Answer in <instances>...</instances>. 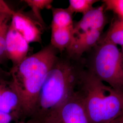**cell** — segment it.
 <instances>
[{
	"label": "cell",
	"mask_w": 123,
	"mask_h": 123,
	"mask_svg": "<svg viewBox=\"0 0 123 123\" xmlns=\"http://www.w3.org/2000/svg\"><path fill=\"white\" fill-rule=\"evenodd\" d=\"M57 58L55 49L50 45L12 67L10 74L20 97L25 120L33 114L44 81Z\"/></svg>",
	"instance_id": "obj_1"
},
{
	"label": "cell",
	"mask_w": 123,
	"mask_h": 123,
	"mask_svg": "<svg viewBox=\"0 0 123 123\" xmlns=\"http://www.w3.org/2000/svg\"><path fill=\"white\" fill-rule=\"evenodd\" d=\"M77 85L91 123H113L123 112V93L91 72L79 75Z\"/></svg>",
	"instance_id": "obj_2"
},
{
	"label": "cell",
	"mask_w": 123,
	"mask_h": 123,
	"mask_svg": "<svg viewBox=\"0 0 123 123\" xmlns=\"http://www.w3.org/2000/svg\"><path fill=\"white\" fill-rule=\"evenodd\" d=\"M74 68L68 62H55L41 89L35 109L29 119L41 123L75 91L79 80Z\"/></svg>",
	"instance_id": "obj_3"
},
{
	"label": "cell",
	"mask_w": 123,
	"mask_h": 123,
	"mask_svg": "<svg viewBox=\"0 0 123 123\" xmlns=\"http://www.w3.org/2000/svg\"><path fill=\"white\" fill-rule=\"evenodd\" d=\"M91 68L97 78L123 93V60L118 46L102 41L95 50Z\"/></svg>",
	"instance_id": "obj_4"
},
{
	"label": "cell",
	"mask_w": 123,
	"mask_h": 123,
	"mask_svg": "<svg viewBox=\"0 0 123 123\" xmlns=\"http://www.w3.org/2000/svg\"><path fill=\"white\" fill-rule=\"evenodd\" d=\"M41 123H91L78 91L74 92Z\"/></svg>",
	"instance_id": "obj_5"
},
{
	"label": "cell",
	"mask_w": 123,
	"mask_h": 123,
	"mask_svg": "<svg viewBox=\"0 0 123 123\" xmlns=\"http://www.w3.org/2000/svg\"><path fill=\"white\" fill-rule=\"evenodd\" d=\"M0 75V111L11 114L18 120H25L20 97L12 80Z\"/></svg>",
	"instance_id": "obj_6"
},
{
	"label": "cell",
	"mask_w": 123,
	"mask_h": 123,
	"mask_svg": "<svg viewBox=\"0 0 123 123\" xmlns=\"http://www.w3.org/2000/svg\"><path fill=\"white\" fill-rule=\"evenodd\" d=\"M11 23L29 43L42 42L43 26L34 18L21 11H15Z\"/></svg>",
	"instance_id": "obj_7"
},
{
	"label": "cell",
	"mask_w": 123,
	"mask_h": 123,
	"mask_svg": "<svg viewBox=\"0 0 123 123\" xmlns=\"http://www.w3.org/2000/svg\"><path fill=\"white\" fill-rule=\"evenodd\" d=\"M29 47V43L10 23L6 38V54L13 66L27 57Z\"/></svg>",
	"instance_id": "obj_8"
},
{
	"label": "cell",
	"mask_w": 123,
	"mask_h": 123,
	"mask_svg": "<svg viewBox=\"0 0 123 123\" xmlns=\"http://www.w3.org/2000/svg\"><path fill=\"white\" fill-rule=\"evenodd\" d=\"M105 9L103 4L93 7L84 15L79 22L74 24V35L89 31H102L106 23Z\"/></svg>",
	"instance_id": "obj_9"
},
{
	"label": "cell",
	"mask_w": 123,
	"mask_h": 123,
	"mask_svg": "<svg viewBox=\"0 0 123 123\" xmlns=\"http://www.w3.org/2000/svg\"><path fill=\"white\" fill-rule=\"evenodd\" d=\"M101 32L100 31H89L74 35L71 44L67 49L68 52L71 56H81L97 44Z\"/></svg>",
	"instance_id": "obj_10"
},
{
	"label": "cell",
	"mask_w": 123,
	"mask_h": 123,
	"mask_svg": "<svg viewBox=\"0 0 123 123\" xmlns=\"http://www.w3.org/2000/svg\"><path fill=\"white\" fill-rule=\"evenodd\" d=\"M74 38L73 27L70 28L51 27V46L62 51L70 46Z\"/></svg>",
	"instance_id": "obj_11"
},
{
	"label": "cell",
	"mask_w": 123,
	"mask_h": 123,
	"mask_svg": "<svg viewBox=\"0 0 123 123\" xmlns=\"http://www.w3.org/2000/svg\"><path fill=\"white\" fill-rule=\"evenodd\" d=\"M53 19L51 27L70 28L74 26L73 14L67 8H51Z\"/></svg>",
	"instance_id": "obj_12"
},
{
	"label": "cell",
	"mask_w": 123,
	"mask_h": 123,
	"mask_svg": "<svg viewBox=\"0 0 123 123\" xmlns=\"http://www.w3.org/2000/svg\"><path fill=\"white\" fill-rule=\"evenodd\" d=\"M103 41L115 45H123V18L119 17L111 24Z\"/></svg>",
	"instance_id": "obj_13"
},
{
	"label": "cell",
	"mask_w": 123,
	"mask_h": 123,
	"mask_svg": "<svg viewBox=\"0 0 123 123\" xmlns=\"http://www.w3.org/2000/svg\"><path fill=\"white\" fill-rule=\"evenodd\" d=\"M23 1L30 7L34 18L44 26L45 23L41 15V12L45 8L51 9L53 0H24Z\"/></svg>",
	"instance_id": "obj_14"
},
{
	"label": "cell",
	"mask_w": 123,
	"mask_h": 123,
	"mask_svg": "<svg viewBox=\"0 0 123 123\" xmlns=\"http://www.w3.org/2000/svg\"><path fill=\"white\" fill-rule=\"evenodd\" d=\"M97 1L96 0H70L67 9L72 14L79 13L84 15L93 8V5Z\"/></svg>",
	"instance_id": "obj_15"
},
{
	"label": "cell",
	"mask_w": 123,
	"mask_h": 123,
	"mask_svg": "<svg viewBox=\"0 0 123 123\" xmlns=\"http://www.w3.org/2000/svg\"><path fill=\"white\" fill-rule=\"evenodd\" d=\"M10 24L5 23L0 28V64L7 58L6 54V38Z\"/></svg>",
	"instance_id": "obj_16"
},
{
	"label": "cell",
	"mask_w": 123,
	"mask_h": 123,
	"mask_svg": "<svg viewBox=\"0 0 123 123\" xmlns=\"http://www.w3.org/2000/svg\"><path fill=\"white\" fill-rule=\"evenodd\" d=\"M102 1L106 9L113 11L119 17L123 18V0H105Z\"/></svg>",
	"instance_id": "obj_17"
},
{
	"label": "cell",
	"mask_w": 123,
	"mask_h": 123,
	"mask_svg": "<svg viewBox=\"0 0 123 123\" xmlns=\"http://www.w3.org/2000/svg\"><path fill=\"white\" fill-rule=\"evenodd\" d=\"M0 123H35L32 119L18 120L11 114L0 111Z\"/></svg>",
	"instance_id": "obj_18"
},
{
	"label": "cell",
	"mask_w": 123,
	"mask_h": 123,
	"mask_svg": "<svg viewBox=\"0 0 123 123\" xmlns=\"http://www.w3.org/2000/svg\"><path fill=\"white\" fill-rule=\"evenodd\" d=\"M15 11L12 9L3 0H0V14H6L12 16Z\"/></svg>",
	"instance_id": "obj_19"
},
{
	"label": "cell",
	"mask_w": 123,
	"mask_h": 123,
	"mask_svg": "<svg viewBox=\"0 0 123 123\" xmlns=\"http://www.w3.org/2000/svg\"><path fill=\"white\" fill-rule=\"evenodd\" d=\"M12 18V16L6 14H0V28L5 23L9 21L10 18Z\"/></svg>",
	"instance_id": "obj_20"
},
{
	"label": "cell",
	"mask_w": 123,
	"mask_h": 123,
	"mask_svg": "<svg viewBox=\"0 0 123 123\" xmlns=\"http://www.w3.org/2000/svg\"><path fill=\"white\" fill-rule=\"evenodd\" d=\"M123 121V112L121 115L119 116L118 119L116 120L113 123H119Z\"/></svg>",
	"instance_id": "obj_21"
},
{
	"label": "cell",
	"mask_w": 123,
	"mask_h": 123,
	"mask_svg": "<svg viewBox=\"0 0 123 123\" xmlns=\"http://www.w3.org/2000/svg\"><path fill=\"white\" fill-rule=\"evenodd\" d=\"M121 53L122 54V58L123 60V45L121 46Z\"/></svg>",
	"instance_id": "obj_22"
},
{
	"label": "cell",
	"mask_w": 123,
	"mask_h": 123,
	"mask_svg": "<svg viewBox=\"0 0 123 123\" xmlns=\"http://www.w3.org/2000/svg\"><path fill=\"white\" fill-rule=\"evenodd\" d=\"M2 72H1V71H0V75L2 74Z\"/></svg>",
	"instance_id": "obj_23"
},
{
	"label": "cell",
	"mask_w": 123,
	"mask_h": 123,
	"mask_svg": "<svg viewBox=\"0 0 123 123\" xmlns=\"http://www.w3.org/2000/svg\"><path fill=\"white\" fill-rule=\"evenodd\" d=\"M119 123H123V121H122V122H119Z\"/></svg>",
	"instance_id": "obj_24"
}]
</instances>
